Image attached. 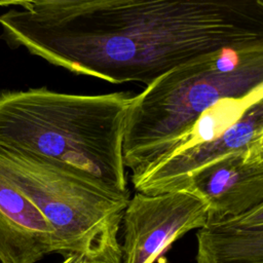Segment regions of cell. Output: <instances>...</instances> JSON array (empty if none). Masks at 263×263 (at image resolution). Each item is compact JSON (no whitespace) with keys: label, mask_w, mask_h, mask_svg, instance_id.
Masks as SVG:
<instances>
[{"label":"cell","mask_w":263,"mask_h":263,"mask_svg":"<svg viewBox=\"0 0 263 263\" xmlns=\"http://www.w3.org/2000/svg\"><path fill=\"white\" fill-rule=\"evenodd\" d=\"M182 189L205 202L208 220L237 215L263 203V141L202 167Z\"/></svg>","instance_id":"7"},{"label":"cell","mask_w":263,"mask_h":263,"mask_svg":"<svg viewBox=\"0 0 263 263\" xmlns=\"http://www.w3.org/2000/svg\"><path fill=\"white\" fill-rule=\"evenodd\" d=\"M263 141V99L252 104L220 136L163 156L133 173L136 192L158 194L181 190L202 167L252 144Z\"/></svg>","instance_id":"6"},{"label":"cell","mask_w":263,"mask_h":263,"mask_svg":"<svg viewBox=\"0 0 263 263\" xmlns=\"http://www.w3.org/2000/svg\"><path fill=\"white\" fill-rule=\"evenodd\" d=\"M196 239V263H263V203L208 220Z\"/></svg>","instance_id":"9"},{"label":"cell","mask_w":263,"mask_h":263,"mask_svg":"<svg viewBox=\"0 0 263 263\" xmlns=\"http://www.w3.org/2000/svg\"><path fill=\"white\" fill-rule=\"evenodd\" d=\"M11 47L76 74L146 86L226 48L263 44L262 0L0 1Z\"/></svg>","instance_id":"1"},{"label":"cell","mask_w":263,"mask_h":263,"mask_svg":"<svg viewBox=\"0 0 263 263\" xmlns=\"http://www.w3.org/2000/svg\"><path fill=\"white\" fill-rule=\"evenodd\" d=\"M0 171L51 226L52 253L79 255L85 263H121L118 234L130 195L21 152L0 150Z\"/></svg>","instance_id":"4"},{"label":"cell","mask_w":263,"mask_h":263,"mask_svg":"<svg viewBox=\"0 0 263 263\" xmlns=\"http://www.w3.org/2000/svg\"><path fill=\"white\" fill-rule=\"evenodd\" d=\"M0 263H1V262H0Z\"/></svg>","instance_id":"11"},{"label":"cell","mask_w":263,"mask_h":263,"mask_svg":"<svg viewBox=\"0 0 263 263\" xmlns=\"http://www.w3.org/2000/svg\"><path fill=\"white\" fill-rule=\"evenodd\" d=\"M206 221L205 202L186 189L136 192L121 220V263H155L176 240Z\"/></svg>","instance_id":"5"},{"label":"cell","mask_w":263,"mask_h":263,"mask_svg":"<svg viewBox=\"0 0 263 263\" xmlns=\"http://www.w3.org/2000/svg\"><path fill=\"white\" fill-rule=\"evenodd\" d=\"M135 95H75L47 87L0 91V150L37 156L130 195L123 159Z\"/></svg>","instance_id":"2"},{"label":"cell","mask_w":263,"mask_h":263,"mask_svg":"<svg viewBox=\"0 0 263 263\" xmlns=\"http://www.w3.org/2000/svg\"><path fill=\"white\" fill-rule=\"evenodd\" d=\"M53 249V230L39 209L0 171V262L36 263Z\"/></svg>","instance_id":"8"},{"label":"cell","mask_w":263,"mask_h":263,"mask_svg":"<svg viewBox=\"0 0 263 263\" xmlns=\"http://www.w3.org/2000/svg\"><path fill=\"white\" fill-rule=\"evenodd\" d=\"M263 89V44L226 48L178 66L134 96L123 136L126 168L138 172L174 152L218 101Z\"/></svg>","instance_id":"3"},{"label":"cell","mask_w":263,"mask_h":263,"mask_svg":"<svg viewBox=\"0 0 263 263\" xmlns=\"http://www.w3.org/2000/svg\"><path fill=\"white\" fill-rule=\"evenodd\" d=\"M61 263H85V260L79 255H69Z\"/></svg>","instance_id":"10"}]
</instances>
